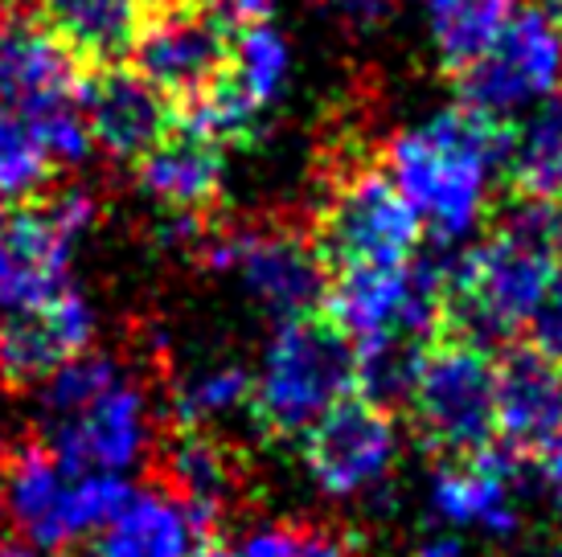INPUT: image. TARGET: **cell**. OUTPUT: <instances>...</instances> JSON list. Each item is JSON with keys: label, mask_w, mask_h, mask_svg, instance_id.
I'll use <instances>...</instances> for the list:
<instances>
[{"label": "cell", "mask_w": 562, "mask_h": 557, "mask_svg": "<svg viewBox=\"0 0 562 557\" xmlns=\"http://www.w3.org/2000/svg\"><path fill=\"white\" fill-rule=\"evenodd\" d=\"M140 9L144 0H37V16L82 70L124 62Z\"/></svg>", "instance_id": "obj_18"}, {"label": "cell", "mask_w": 562, "mask_h": 557, "mask_svg": "<svg viewBox=\"0 0 562 557\" xmlns=\"http://www.w3.org/2000/svg\"><path fill=\"white\" fill-rule=\"evenodd\" d=\"M250 377L238 365H214L205 373H193L172 398V422H205L231 406H247Z\"/></svg>", "instance_id": "obj_22"}, {"label": "cell", "mask_w": 562, "mask_h": 557, "mask_svg": "<svg viewBox=\"0 0 562 557\" xmlns=\"http://www.w3.org/2000/svg\"><path fill=\"white\" fill-rule=\"evenodd\" d=\"M144 4H153V0H144Z\"/></svg>", "instance_id": "obj_31"}, {"label": "cell", "mask_w": 562, "mask_h": 557, "mask_svg": "<svg viewBox=\"0 0 562 557\" xmlns=\"http://www.w3.org/2000/svg\"><path fill=\"white\" fill-rule=\"evenodd\" d=\"M394 447V414L386 406L361 398L358 389H349L325 414H316L300 443L308 471L333 496L374 488L391 471Z\"/></svg>", "instance_id": "obj_11"}, {"label": "cell", "mask_w": 562, "mask_h": 557, "mask_svg": "<svg viewBox=\"0 0 562 557\" xmlns=\"http://www.w3.org/2000/svg\"><path fill=\"white\" fill-rule=\"evenodd\" d=\"M325 4L341 16V21L358 25V30H374V25H382L394 9V0H325Z\"/></svg>", "instance_id": "obj_26"}, {"label": "cell", "mask_w": 562, "mask_h": 557, "mask_svg": "<svg viewBox=\"0 0 562 557\" xmlns=\"http://www.w3.org/2000/svg\"><path fill=\"white\" fill-rule=\"evenodd\" d=\"M547 9H562V0H550V4H547Z\"/></svg>", "instance_id": "obj_30"}, {"label": "cell", "mask_w": 562, "mask_h": 557, "mask_svg": "<svg viewBox=\"0 0 562 557\" xmlns=\"http://www.w3.org/2000/svg\"><path fill=\"white\" fill-rule=\"evenodd\" d=\"M205 266H238L247 292L263 304L276 320H292L304 311L325 308L328 275L313 247V234L296 221H263L238 230L202 234Z\"/></svg>", "instance_id": "obj_9"}, {"label": "cell", "mask_w": 562, "mask_h": 557, "mask_svg": "<svg viewBox=\"0 0 562 557\" xmlns=\"http://www.w3.org/2000/svg\"><path fill=\"white\" fill-rule=\"evenodd\" d=\"M517 13V0H427L431 37L448 75L476 62Z\"/></svg>", "instance_id": "obj_21"}, {"label": "cell", "mask_w": 562, "mask_h": 557, "mask_svg": "<svg viewBox=\"0 0 562 557\" xmlns=\"http://www.w3.org/2000/svg\"><path fill=\"white\" fill-rule=\"evenodd\" d=\"M562 434V361L530 341L497 353V443L517 459H538Z\"/></svg>", "instance_id": "obj_14"}, {"label": "cell", "mask_w": 562, "mask_h": 557, "mask_svg": "<svg viewBox=\"0 0 562 557\" xmlns=\"http://www.w3.org/2000/svg\"><path fill=\"white\" fill-rule=\"evenodd\" d=\"M205 4L231 33L243 30V25H259L276 9V0H205Z\"/></svg>", "instance_id": "obj_25"}, {"label": "cell", "mask_w": 562, "mask_h": 557, "mask_svg": "<svg viewBox=\"0 0 562 557\" xmlns=\"http://www.w3.org/2000/svg\"><path fill=\"white\" fill-rule=\"evenodd\" d=\"M94 341V316L79 292L63 287L46 304L0 311V377L4 386H46L66 361Z\"/></svg>", "instance_id": "obj_13"}, {"label": "cell", "mask_w": 562, "mask_h": 557, "mask_svg": "<svg viewBox=\"0 0 562 557\" xmlns=\"http://www.w3.org/2000/svg\"><path fill=\"white\" fill-rule=\"evenodd\" d=\"M91 221L94 197L87 189H42L9 202L0 221V311L33 308L63 292L70 242Z\"/></svg>", "instance_id": "obj_8"}, {"label": "cell", "mask_w": 562, "mask_h": 557, "mask_svg": "<svg viewBox=\"0 0 562 557\" xmlns=\"http://www.w3.org/2000/svg\"><path fill=\"white\" fill-rule=\"evenodd\" d=\"M353 341L325 308L280 320L263 370L250 382L247 414L263 439L283 443L308 431L316 414L353 389Z\"/></svg>", "instance_id": "obj_3"}, {"label": "cell", "mask_w": 562, "mask_h": 557, "mask_svg": "<svg viewBox=\"0 0 562 557\" xmlns=\"http://www.w3.org/2000/svg\"><path fill=\"white\" fill-rule=\"evenodd\" d=\"M509 132V120L460 103L439 111L427 127L386 144L382 169L419 214V226L436 234V242L464 238L484 217V181L488 172H501Z\"/></svg>", "instance_id": "obj_1"}, {"label": "cell", "mask_w": 562, "mask_h": 557, "mask_svg": "<svg viewBox=\"0 0 562 557\" xmlns=\"http://www.w3.org/2000/svg\"><path fill=\"white\" fill-rule=\"evenodd\" d=\"M4 209H9V202H0V221H4Z\"/></svg>", "instance_id": "obj_29"}, {"label": "cell", "mask_w": 562, "mask_h": 557, "mask_svg": "<svg viewBox=\"0 0 562 557\" xmlns=\"http://www.w3.org/2000/svg\"><path fill=\"white\" fill-rule=\"evenodd\" d=\"M308 234L325 275L333 278L358 266L406 263L419 250L423 226L391 172L370 156H353L328 169L325 197Z\"/></svg>", "instance_id": "obj_5"}, {"label": "cell", "mask_w": 562, "mask_h": 557, "mask_svg": "<svg viewBox=\"0 0 562 557\" xmlns=\"http://www.w3.org/2000/svg\"><path fill=\"white\" fill-rule=\"evenodd\" d=\"M82 70L37 13L0 16V99L58 164L82 160L91 132L82 120Z\"/></svg>", "instance_id": "obj_6"}, {"label": "cell", "mask_w": 562, "mask_h": 557, "mask_svg": "<svg viewBox=\"0 0 562 557\" xmlns=\"http://www.w3.org/2000/svg\"><path fill=\"white\" fill-rule=\"evenodd\" d=\"M411 431L439 464H460L497 443V353L456 328H436L403 402Z\"/></svg>", "instance_id": "obj_2"}, {"label": "cell", "mask_w": 562, "mask_h": 557, "mask_svg": "<svg viewBox=\"0 0 562 557\" xmlns=\"http://www.w3.org/2000/svg\"><path fill=\"white\" fill-rule=\"evenodd\" d=\"M127 496L115 471H75L49 443H25L0 459V521L33 549H63L103 528Z\"/></svg>", "instance_id": "obj_4"}, {"label": "cell", "mask_w": 562, "mask_h": 557, "mask_svg": "<svg viewBox=\"0 0 562 557\" xmlns=\"http://www.w3.org/2000/svg\"><path fill=\"white\" fill-rule=\"evenodd\" d=\"M193 545L198 533L189 525L186 509L153 488L127 496L124 509L103 525V537L94 542L91 557H189Z\"/></svg>", "instance_id": "obj_20"}, {"label": "cell", "mask_w": 562, "mask_h": 557, "mask_svg": "<svg viewBox=\"0 0 562 557\" xmlns=\"http://www.w3.org/2000/svg\"><path fill=\"white\" fill-rule=\"evenodd\" d=\"M136 181L172 214L210 217L222 197V144L202 127L172 120V127L136 160Z\"/></svg>", "instance_id": "obj_16"}, {"label": "cell", "mask_w": 562, "mask_h": 557, "mask_svg": "<svg viewBox=\"0 0 562 557\" xmlns=\"http://www.w3.org/2000/svg\"><path fill=\"white\" fill-rule=\"evenodd\" d=\"M235 557H349V549L328 525L283 521V525L255 528L235 549Z\"/></svg>", "instance_id": "obj_23"}, {"label": "cell", "mask_w": 562, "mask_h": 557, "mask_svg": "<svg viewBox=\"0 0 562 557\" xmlns=\"http://www.w3.org/2000/svg\"><path fill=\"white\" fill-rule=\"evenodd\" d=\"M0 545H4V542H0Z\"/></svg>", "instance_id": "obj_32"}, {"label": "cell", "mask_w": 562, "mask_h": 557, "mask_svg": "<svg viewBox=\"0 0 562 557\" xmlns=\"http://www.w3.org/2000/svg\"><path fill=\"white\" fill-rule=\"evenodd\" d=\"M456 94L464 107L509 120L517 107L547 99L562 87V25L547 4H530L509 16L497 42L476 62L456 70Z\"/></svg>", "instance_id": "obj_10"}, {"label": "cell", "mask_w": 562, "mask_h": 557, "mask_svg": "<svg viewBox=\"0 0 562 557\" xmlns=\"http://www.w3.org/2000/svg\"><path fill=\"white\" fill-rule=\"evenodd\" d=\"M415 557H464V545L456 542V537H431Z\"/></svg>", "instance_id": "obj_27"}, {"label": "cell", "mask_w": 562, "mask_h": 557, "mask_svg": "<svg viewBox=\"0 0 562 557\" xmlns=\"http://www.w3.org/2000/svg\"><path fill=\"white\" fill-rule=\"evenodd\" d=\"M124 62L169 99L172 115H189L226 78L231 30L205 0H153L140 9Z\"/></svg>", "instance_id": "obj_7"}, {"label": "cell", "mask_w": 562, "mask_h": 557, "mask_svg": "<svg viewBox=\"0 0 562 557\" xmlns=\"http://www.w3.org/2000/svg\"><path fill=\"white\" fill-rule=\"evenodd\" d=\"M526 328H530V344H538L547 356L562 361V266L550 275L547 292H542Z\"/></svg>", "instance_id": "obj_24"}, {"label": "cell", "mask_w": 562, "mask_h": 557, "mask_svg": "<svg viewBox=\"0 0 562 557\" xmlns=\"http://www.w3.org/2000/svg\"><path fill=\"white\" fill-rule=\"evenodd\" d=\"M82 120L111 160L136 164L177 115L153 82H144L127 62H115L82 75Z\"/></svg>", "instance_id": "obj_15"}, {"label": "cell", "mask_w": 562, "mask_h": 557, "mask_svg": "<svg viewBox=\"0 0 562 557\" xmlns=\"http://www.w3.org/2000/svg\"><path fill=\"white\" fill-rule=\"evenodd\" d=\"M49 451L75 471H124L153 443L148 398L136 377L120 373L115 382L70 414L49 418Z\"/></svg>", "instance_id": "obj_12"}, {"label": "cell", "mask_w": 562, "mask_h": 557, "mask_svg": "<svg viewBox=\"0 0 562 557\" xmlns=\"http://www.w3.org/2000/svg\"><path fill=\"white\" fill-rule=\"evenodd\" d=\"M0 557H63L54 549H33V545H0Z\"/></svg>", "instance_id": "obj_28"}, {"label": "cell", "mask_w": 562, "mask_h": 557, "mask_svg": "<svg viewBox=\"0 0 562 557\" xmlns=\"http://www.w3.org/2000/svg\"><path fill=\"white\" fill-rule=\"evenodd\" d=\"M517 455L493 443L488 451L460 459V464H443L436 480V509L456 521V525H481L493 533H514V471Z\"/></svg>", "instance_id": "obj_17"}, {"label": "cell", "mask_w": 562, "mask_h": 557, "mask_svg": "<svg viewBox=\"0 0 562 557\" xmlns=\"http://www.w3.org/2000/svg\"><path fill=\"white\" fill-rule=\"evenodd\" d=\"M505 197L562 202V87L538 99L526 124L509 132V152L501 160Z\"/></svg>", "instance_id": "obj_19"}]
</instances>
